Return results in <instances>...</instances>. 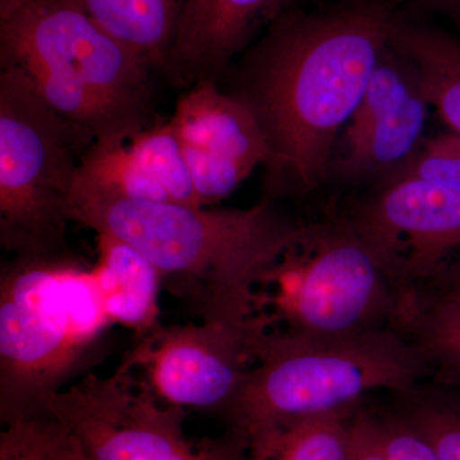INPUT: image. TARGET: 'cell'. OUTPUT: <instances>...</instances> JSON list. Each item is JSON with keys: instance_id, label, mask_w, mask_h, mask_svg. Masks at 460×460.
I'll list each match as a JSON object with an SVG mask.
<instances>
[{"instance_id": "cell-1", "label": "cell", "mask_w": 460, "mask_h": 460, "mask_svg": "<svg viewBox=\"0 0 460 460\" xmlns=\"http://www.w3.org/2000/svg\"><path fill=\"white\" fill-rule=\"evenodd\" d=\"M394 13L386 0L314 13L288 9L248 49L228 93L252 111L268 141L270 198L307 192L326 177L335 138L389 44Z\"/></svg>"}, {"instance_id": "cell-2", "label": "cell", "mask_w": 460, "mask_h": 460, "mask_svg": "<svg viewBox=\"0 0 460 460\" xmlns=\"http://www.w3.org/2000/svg\"><path fill=\"white\" fill-rule=\"evenodd\" d=\"M71 219L126 242L187 296L201 321L233 332L251 287L302 228L269 199L250 208L142 201L78 178Z\"/></svg>"}, {"instance_id": "cell-3", "label": "cell", "mask_w": 460, "mask_h": 460, "mask_svg": "<svg viewBox=\"0 0 460 460\" xmlns=\"http://www.w3.org/2000/svg\"><path fill=\"white\" fill-rule=\"evenodd\" d=\"M401 293L352 222L302 226L248 292L239 337L251 361L268 348L395 328Z\"/></svg>"}, {"instance_id": "cell-4", "label": "cell", "mask_w": 460, "mask_h": 460, "mask_svg": "<svg viewBox=\"0 0 460 460\" xmlns=\"http://www.w3.org/2000/svg\"><path fill=\"white\" fill-rule=\"evenodd\" d=\"M0 65L22 69L42 100L95 142H124L154 123V69L78 0H33L0 20Z\"/></svg>"}, {"instance_id": "cell-5", "label": "cell", "mask_w": 460, "mask_h": 460, "mask_svg": "<svg viewBox=\"0 0 460 460\" xmlns=\"http://www.w3.org/2000/svg\"><path fill=\"white\" fill-rule=\"evenodd\" d=\"M93 270L11 260L0 278V420L49 416L51 402L111 325Z\"/></svg>"}, {"instance_id": "cell-6", "label": "cell", "mask_w": 460, "mask_h": 460, "mask_svg": "<svg viewBox=\"0 0 460 460\" xmlns=\"http://www.w3.org/2000/svg\"><path fill=\"white\" fill-rule=\"evenodd\" d=\"M431 372L396 328L263 349L224 411L229 431L246 441L257 432L316 417H350L378 390L405 392Z\"/></svg>"}, {"instance_id": "cell-7", "label": "cell", "mask_w": 460, "mask_h": 460, "mask_svg": "<svg viewBox=\"0 0 460 460\" xmlns=\"http://www.w3.org/2000/svg\"><path fill=\"white\" fill-rule=\"evenodd\" d=\"M95 138L42 100L22 69L0 72V244L26 262H75L71 199Z\"/></svg>"}, {"instance_id": "cell-8", "label": "cell", "mask_w": 460, "mask_h": 460, "mask_svg": "<svg viewBox=\"0 0 460 460\" xmlns=\"http://www.w3.org/2000/svg\"><path fill=\"white\" fill-rule=\"evenodd\" d=\"M124 362L111 376L86 375L53 399L59 420L89 460H247L243 438L192 440L186 410L165 404Z\"/></svg>"}, {"instance_id": "cell-9", "label": "cell", "mask_w": 460, "mask_h": 460, "mask_svg": "<svg viewBox=\"0 0 460 460\" xmlns=\"http://www.w3.org/2000/svg\"><path fill=\"white\" fill-rule=\"evenodd\" d=\"M350 222L401 296L434 280L460 255L458 190L389 174Z\"/></svg>"}, {"instance_id": "cell-10", "label": "cell", "mask_w": 460, "mask_h": 460, "mask_svg": "<svg viewBox=\"0 0 460 460\" xmlns=\"http://www.w3.org/2000/svg\"><path fill=\"white\" fill-rule=\"evenodd\" d=\"M141 367L156 398L181 410L224 413L251 367L243 341L217 323L160 328L124 359Z\"/></svg>"}, {"instance_id": "cell-11", "label": "cell", "mask_w": 460, "mask_h": 460, "mask_svg": "<svg viewBox=\"0 0 460 460\" xmlns=\"http://www.w3.org/2000/svg\"><path fill=\"white\" fill-rule=\"evenodd\" d=\"M190 169L199 206L229 198L257 166L265 165L269 146L250 111L217 80L189 87L169 118Z\"/></svg>"}, {"instance_id": "cell-12", "label": "cell", "mask_w": 460, "mask_h": 460, "mask_svg": "<svg viewBox=\"0 0 460 460\" xmlns=\"http://www.w3.org/2000/svg\"><path fill=\"white\" fill-rule=\"evenodd\" d=\"M295 0H184L177 36L162 74L169 84L189 89L217 80L262 30Z\"/></svg>"}, {"instance_id": "cell-13", "label": "cell", "mask_w": 460, "mask_h": 460, "mask_svg": "<svg viewBox=\"0 0 460 460\" xmlns=\"http://www.w3.org/2000/svg\"><path fill=\"white\" fill-rule=\"evenodd\" d=\"M78 180L120 198L199 206L169 120L153 123L124 142H93Z\"/></svg>"}, {"instance_id": "cell-14", "label": "cell", "mask_w": 460, "mask_h": 460, "mask_svg": "<svg viewBox=\"0 0 460 460\" xmlns=\"http://www.w3.org/2000/svg\"><path fill=\"white\" fill-rule=\"evenodd\" d=\"M98 235L95 275L102 305L111 323H119L137 334L157 328L159 289L163 277L146 257L111 235Z\"/></svg>"}, {"instance_id": "cell-15", "label": "cell", "mask_w": 460, "mask_h": 460, "mask_svg": "<svg viewBox=\"0 0 460 460\" xmlns=\"http://www.w3.org/2000/svg\"><path fill=\"white\" fill-rule=\"evenodd\" d=\"M389 45L413 66L429 107L460 135V39L394 13Z\"/></svg>"}, {"instance_id": "cell-16", "label": "cell", "mask_w": 460, "mask_h": 460, "mask_svg": "<svg viewBox=\"0 0 460 460\" xmlns=\"http://www.w3.org/2000/svg\"><path fill=\"white\" fill-rule=\"evenodd\" d=\"M429 107L420 89L401 107L384 114L361 132L347 136L345 154L338 162L341 177L393 172L404 165L420 150Z\"/></svg>"}, {"instance_id": "cell-17", "label": "cell", "mask_w": 460, "mask_h": 460, "mask_svg": "<svg viewBox=\"0 0 460 460\" xmlns=\"http://www.w3.org/2000/svg\"><path fill=\"white\" fill-rule=\"evenodd\" d=\"M114 39L162 72L183 11L184 0H78Z\"/></svg>"}, {"instance_id": "cell-18", "label": "cell", "mask_w": 460, "mask_h": 460, "mask_svg": "<svg viewBox=\"0 0 460 460\" xmlns=\"http://www.w3.org/2000/svg\"><path fill=\"white\" fill-rule=\"evenodd\" d=\"M350 417H316L263 429L248 438L247 460H350Z\"/></svg>"}, {"instance_id": "cell-19", "label": "cell", "mask_w": 460, "mask_h": 460, "mask_svg": "<svg viewBox=\"0 0 460 460\" xmlns=\"http://www.w3.org/2000/svg\"><path fill=\"white\" fill-rule=\"evenodd\" d=\"M396 329L411 339L445 385L460 386V316L402 301Z\"/></svg>"}, {"instance_id": "cell-20", "label": "cell", "mask_w": 460, "mask_h": 460, "mask_svg": "<svg viewBox=\"0 0 460 460\" xmlns=\"http://www.w3.org/2000/svg\"><path fill=\"white\" fill-rule=\"evenodd\" d=\"M394 411L431 444L441 460H460V386L395 393Z\"/></svg>"}, {"instance_id": "cell-21", "label": "cell", "mask_w": 460, "mask_h": 460, "mask_svg": "<svg viewBox=\"0 0 460 460\" xmlns=\"http://www.w3.org/2000/svg\"><path fill=\"white\" fill-rule=\"evenodd\" d=\"M0 460H89L53 416L17 420L0 435Z\"/></svg>"}, {"instance_id": "cell-22", "label": "cell", "mask_w": 460, "mask_h": 460, "mask_svg": "<svg viewBox=\"0 0 460 460\" xmlns=\"http://www.w3.org/2000/svg\"><path fill=\"white\" fill-rule=\"evenodd\" d=\"M390 174L440 184L460 190V153L445 138L444 133L423 142L413 156Z\"/></svg>"}, {"instance_id": "cell-23", "label": "cell", "mask_w": 460, "mask_h": 460, "mask_svg": "<svg viewBox=\"0 0 460 460\" xmlns=\"http://www.w3.org/2000/svg\"><path fill=\"white\" fill-rule=\"evenodd\" d=\"M366 414L389 460H441L431 444L394 411Z\"/></svg>"}, {"instance_id": "cell-24", "label": "cell", "mask_w": 460, "mask_h": 460, "mask_svg": "<svg viewBox=\"0 0 460 460\" xmlns=\"http://www.w3.org/2000/svg\"><path fill=\"white\" fill-rule=\"evenodd\" d=\"M407 299L460 316V255L434 280L411 290Z\"/></svg>"}, {"instance_id": "cell-25", "label": "cell", "mask_w": 460, "mask_h": 460, "mask_svg": "<svg viewBox=\"0 0 460 460\" xmlns=\"http://www.w3.org/2000/svg\"><path fill=\"white\" fill-rule=\"evenodd\" d=\"M350 434H352V459L350 460H389L374 434L365 411H357L350 417Z\"/></svg>"}, {"instance_id": "cell-26", "label": "cell", "mask_w": 460, "mask_h": 460, "mask_svg": "<svg viewBox=\"0 0 460 460\" xmlns=\"http://www.w3.org/2000/svg\"><path fill=\"white\" fill-rule=\"evenodd\" d=\"M420 7L443 14L450 22L460 29V0H404Z\"/></svg>"}, {"instance_id": "cell-27", "label": "cell", "mask_w": 460, "mask_h": 460, "mask_svg": "<svg viewBox=\"0 0 460 460\" xmlns=\"http://www.w3.org/2000/svg\"><path fill=\"white\" fill-rule=\"evenodd\" d=\"M33 0H0V20H5Z\"/></svg>"}, {"instance_id": "cell-28", "label": "cell", "mask_w": 460, "mask_h": 460, "mask_svg": "<svg viewBox=\"0 0 460 460\" xmlns=\"http://www.w3.org/2000/svg\"><path fill=\"white\" fill-rule=\"evenodd\" d=\"M445 138H447V142H449L450 145L454 148H456V150L460 153V135H456V133L449 132V133H444Z\"/></svg>"}]
</instances>
